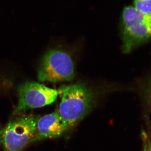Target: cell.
Returning <instances> with one entry per match:
<instances>
[{
    "mask_svg": "<svg viewBox=\"0 0 151 151\" xmlns=\"http://www.w3.org/2000/svg\"><path fill=\"white\" fill-rule=\"evenodd\" d=\"M60 89L62 98L57 111L69 128L80 122L91 111L94 96L91 90L81 83Z\"/></svg>",
    "mask_w": 151,
    "mask_h": 151,
    "instance_id": "cell-1",
    "label": "cell"
},
{
    "mask_svg": "<svg viewBox=\"0 0 151 151\" xmlns=\"http://www.w3.org/2000/svg\"><path fill=\"white\" fill-rule=\"evenodd\" d=\"M123 50L127 53L151 39V13L141 12L132 6L124 8L122 15Z\"/></svg>",
    "mask_w": 151,
    "mask_h": 151,
    "instance_id": "cell-2",
    "label": "cell"
},
{
    "mask_svg": "<svg viewBox=\"0 0 151 151\" xmlns=\"http://www.w3.org/2000/svg\"><path fill=\"white\" fill-rule=\"evenodd\" d=\"M38 116L25 115L11 120L0 131V144L4 151H22L32 142Z\"/></svg>",
    "mask_w": 151,
    "mask_h": 151,
    "instance_id": "cell-3",
    "label": "cell"
},
{
    "mask_svg": "<svg viewBox=\"0 0 151 151\" xmlns=\"http://www.w3.org/2000/svg\"><path fill=\"white\" fill-rule=\"evenodd\" d=\"M39 81L55 83L69 81L75 76L74 65L67 52L58 49L50 50L44 55L38 69Z\"/></svg>",
    "mask_w": 151,
    "mask_h": 151,
    "instance_id": "cell-4",
    "label": "cell"
},
{
    "mask_svg": "<svg viewBox=\"0 0 151 151\" xmlns=\"http://www.w3.org/2000/svg\"><path fill=\"white\" fill-rule=\"evenodd\" d=\"M18 103L14 111V115L23 113L29 109L41 108L53 103L60 89H51L34 81H27L19 84L18 88Z\"/></svg>",
    "mask_w": 151,
    "mask_h": 151,
    "instance_id": "cell-5",
    "label": "cell"
},
{
    "mask_svg": "<svg viewBox=\"0 0 151 151\" xmlns=\"http://www.w3.org/2000/svg\"><path fill=\"white\" fill-rule=\"evenodd\" d=\"M68 129L58 111L39 117L37 124L36 133L32 142L58 137Z\"/></svg>",
    "mask_w": 151,
    "mask_h": 151,
    "instance_id": "cell-6",
    "label": "cell"
},
{
    "mask_svg": "<svg viewBox=\"0 0 151 151\" xmlns=\"http://www.w3.org/2000/svg\"><path fill=\"white\" fill-rule=\"evenodd\" d=\"M134 7L144 13H151V0H134Z\"/></svg>",
    "mask_w": 151,
    "mask_h": 151,
    "instance_id": "cell-7",
    "label": "cell"
},
{
    "mask_svg": "<svg viewBox=\"0 0 151 151\" xmlns=\"http://www.w3.org/2000/svg\"><path fill=\"white\" fill-rule=\"evenodd\" d=\"M142 138L143 142V151H149L148 149V139L147 136L145 132H143L142 133Z\"/></svg>",
    "mask_w": 151,
    "mask_h": 151,
    "instance_id": "cell-8",
    "label": "cell"
},
{
    "mask_svg": "<svg viewBox=\"0 0 151 151\" xmlns=\"http://www.w3.org/2000/svg\"><path fill=\"white\" fill-rule=\"evenodd\" d=\"M148 149L149 151H151V140H148Z\"/></svg>",
    "mask_w": 151,
    "mask_h": 151,
    "instance_id": "cell-9",
    "label": "cell"
},
{
    "mask_svg": "<svg viewBox=\"0 0 151 151\" xmlns=\"http://www.w3.org/2000/svg\"><path fill=\"white\" fill-rule=\"evenodd\" d=\"M150 110H151V94H150Z\"/></svg>",
    "mask_w": 151,
    "mask_h": 151,
    "instance_id": "cell-10",
    "label": "cell"
}]
</instances>
